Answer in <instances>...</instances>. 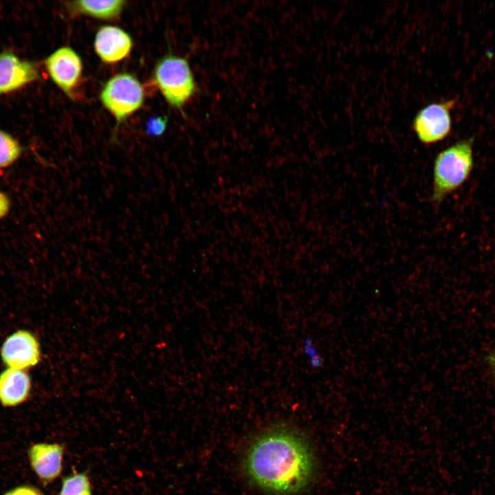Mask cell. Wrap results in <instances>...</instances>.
<instances>
[{
	"instance_id": "6da1fadb",
	"label": "cell",
	"mask_w": 495,
	"mask_h": 495,
	"mask_svg": "<svg viewBox=\"0 0 495 495\" xmlns=\"http://www.w3.org/2000/svg\"><path fill=\"white\" fill-rule=\"evenodd\" d=\"M244 467L249 478L259 487L290 494L309 483L314 461L307 441L299 432L278 426L265 430L252 443Z\"/></svg>"
},
{
	"instance_id": "7a4b0ae2",
	"label": "cell",
	"mask_w": 495,
	"mask_h": 495,
	"mask_svg": "<svg viewBox=\"0 0 495 495\" xmlns=\"http://www.w3.org/2000/svg\"><path fill=\"white\" fill-rule=\"evenodd\" d=\"M473 144V138L461 140L437 155L430 197L434 203H441L468 180L474 164Z\"/></svg>"
},
{
	"instance_id": "3957f363",
	"label": "cell",
	"mask_w": 495,
	"mask_h": 495,
	"mask_svg": "<svg viewBox=\"0 0 495 495\" xmlns=\"http://www.w3.org/2000/svg\"><path fill=\"white\" fill-rule=\"evenodd\" d=\"M153 77L154 85L167 103L180 111L198 91L190 63L180 56L168 54L160 58Z\"/></svg>"
},
{
	"instance_id": "277c9868",
	"label": "cell",
	"mask_w": 495,
	"mask_h": 495,
	"mask_svg": "<svg viewBox=\"0 0 495 495\" xmlns=\"http://www.w3.org/2000/svg\"><path fill=\"white\" fill-rule=\"evenodd\" d=\"M143 85L133 74H117L110 78L100 93V100L114 117L117 125L139 110L144 100Z\"/></svg>"
},
{
	"instance_id": "5b68a950",
	"label": "cell",
	"mask_w": 495,
	"mask_h": 495,
	"mask_svg": "<svg viewBox=\"0 0 495 495\" xmlns=\"http://www.w3.org/2000/svg\"><path fill=\"white\" fill-rule=\"evenodd\" d=\"M457 99L429 104L420 109L412 121V129L424 144H436L446 139L452 129L451 111Z\"/></svg>"
},
{
	"instance_id": "8992f818",
	"label": "cell",
	"mask_w": 495,
	"mask_h": 495,
	"mask_svg": "<svg viewBox=\"0 0 495 495\" xmlns=\"http://www.w3.org/2000/svg\"><path fill=\"white\" fill-rule=\"evenodd\" d=\"M44 66L54 84L65 95L74 98L83 70L78 54L68 46L59 47L45 59Z\"/></svg>"
},
{
	"instance_id": "52a82bcc",
	"label": "cell",
	"mask_w": 495,
	"mask_h": 495,
	"mask_svg": "<svg viewBox=\"0 0 495 495\" xmlns=\"http://www.w3.org/2000/svg\"><path fill=\"white\" fill-rule=\"evenodd\" d=\"M0 355L8 368L26 371L41 360L40 343L32 332L19 329L6 338L1 346Z\"/></svg>"
},
{
	"instance_id": "ba28073f",
	"label": "cell",
	"mask_w": 495,
	"mask_h": 495,
	"mask_svg": "<svg viewBox=\"0 0 495 495\" xmlns=\"http://www.w3.org/2000/svg\"><path fill=\"white\" fill-rule=\"evenodd\" d=\"M39 78L36 65L14 53L0 52V96L19 90Z\"/></svg>"
},
{
	"instance_id": "9c48e42d",
	"label": "cell",
	"mask_w": 495,
	"mask_h": 495,
	"mask_svg": "<svg viewBox=\"0 0 495 495\" xmlns=\"http://www.w3.org/2000/svg\"><path fill=\"white\" fill-rule=\"evenodd\" d=\"M64 450L57 443H37L29 448L30 466L43 485L52 483L61 474Z\"/></svg>"
},
{
	"instance_id": "30bf717a",
	"label": "cell",
	"mask_w": 495,
	"mask_h": 495,
	"mask_svg": "<svg viewBox=\"0 0 495 495\" xmlns=\"http://www.w3.org/2000/svg\"><path fill=\"white\" fill-rule=\"evenodd\" d=\"M94 47L102 62L114 64L129 56L133 41L129 34L123 29L113 25H104L96 34Z\"/></svg>"
},
{
	"instance_id": "8fae6325",
	"label": "cell",
	"mask_w": 495,
	"mask_h": 495,
	"mask_svg": "<svg viewBox=\"0 0 495 495\" xmlns=\"http://www.w3.org/2000/svg\"><path fill=\"white\" fill-rule=\"evenodd\" d=\"M31 379L25 371L7 368L0 373V404L14 407L25 402L30 396Z\"/></svg>"
},
{
	"instance_id": "7c38bea8",
	"label": "cell",
	"mask_w": 495,
	"mask_h": 495,
	"mask_svg": "<svg viewBox=\"0 0 495 495\" xmlns=\"http://www.w3.org/2000/svg\"><path fill=\"white\" fill-rule=\"evenodd\" d=\"M126 4L123 0H80L67 3L69 10L74 14L91 16L102 20L118 19Z\"/></svg>"
},
{
	"instance_id": "4fadbf2b",
	"label": "cell",
	"mask_w": 495,
	"mask_h": 495,
	"mask_svg": "<svg viewBox=\"0 0 495 495\" xmlns=\"http://www.w3.org/2000/svg\"><path fill=\"white\" fill-rule=\"evenodd\" d=\"M20 142L12 135L0 129V170L16 162L22 154Z\"/></svg>"
},
{
	"instance_id": "5bb4252c",
	"label": "cell",
	"mask_w": 495,
	"mask_h": 495,
	"mask_svg": "<svg viewBox=\"0 0 495 495\" xmlns=\"http://www.w3.org/2000/svg\"><path fill=\"white\" fill-rule=\"evenodd\" d=\"M58 495H92L89 476L76 471L65 476Z\"/></svg>"
},
{
	"instance_id": "9a60e30c",
	"label": "cell",
	"mask_w": 495,
	"mask_h": 495,
	"mask_svg": "<svg viewBox=\"0 0 495 495\" xmlns=\"http://www.w3.org/2000/svg\"><path fill=\"white\" fill-rule=\"evenodd\" d=\"M167 122L165 116L153 117L148 121L146 132L151 136H160L166 130Z\"/></svg>"
},
{
	"instance_id": "2e32d148",
	"label": "cell",
	"mask_w": 495,
	"mask_h": 495,
	"mask_svg": "<svg viewBox=\"0 0 495 495\" xmlns=\"http://www.w3.org/2000/svg\"><path fill=\"white\" fill-rule=\"evenodd\" d=\"M3 495H43L41 491L36 487L24 485L16 487Z\"/></svg>"
},
{
	"instance_id": "e0dca14e",
	"label": "cell",
	"mask_w": 495,
	"mask_h": 495,
	"mask_svg": "<svg viewBox=\"0 0 495 495\" xmlns=\"http://www.w3.org/2000/svg\"><path fill=\"white\" fill-rule=\"evenodd\" d=\"M304 349L305 353L311 358L312 366L314 367L320 366L322 364L321 359L313 346L311 340L308 339L305 341Z\"/></svg>"
},
{
	"instance_id": "ac0fdd59",
	"label": "cell",
	"mask_w": 495,
	"mask_h": 495,
	"mask_svg": "<svg viewBox=\"0 0 495 495\" xmlns=\"http://www.w3.org/2000/svg\"><path fill=\"white\" fill-rule=\"evenodd\" d=\"M10 208V200L8 196L0 191V219L8 213Z\"/></svg>"
},
{
	"instance_id": "d6986e66",
	"label": "cell",
	"mask_w": 495,
	"mask_h": 495,
	"mask_svg": "<svg viewBox=\"0 0 495 495\" xmlns=\"http://www.w3.org/2000/svg\"><path fill=\"white\" fill-rule=\"evenodd\" d=\"M487 360L495 375V351L490 353L487 356Z\"/></svg>"
}]
</instances>
